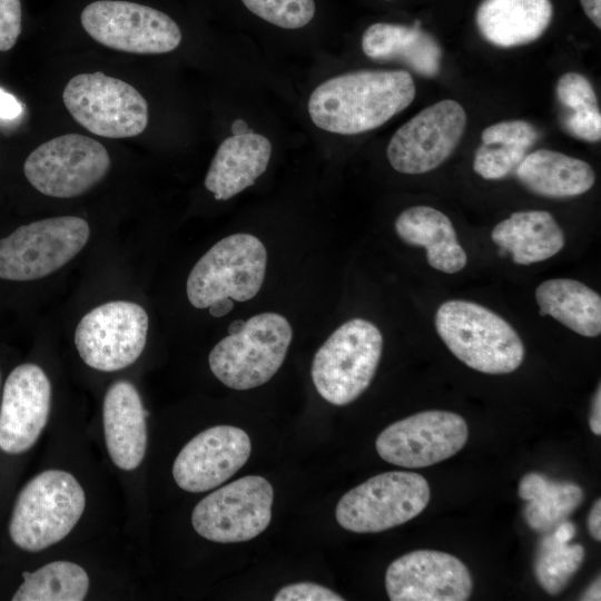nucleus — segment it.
Returning <instances> with one entry per match:
<instances>
[{"label": "nucleus", "mask_w": 601, "mask_h": 601, "mask_svg": "<svg viewBox=\"0 0 601 601\" xmlns=\"http://www.w3.org/2000/svg\"><path fill=\"white\" fill-rule=\"evenodd\" d=\"M245 7L263 20L284 29H299L315 14L314 0H242Z\"/></svg>", "instance_id": "nucleus-30"}, {"label": "nucleus", "mask_w": 601, "mask_h": 601, "mask_svg": "<svg viewBox=\"0 0 601 601\" xmlns=\"http://www.w3.org/2000/svg\"><path fill=\"white\" fill-rule=\"evenodd\" d=\"M601 581H600V577H598L592 583L591 585L584 591V593L582 594V598L581 600H588V601H591V600H601V594H600V591H601Z\"/></svg>", "instance_id": "nucleus-40"}, {"label": "nucleus", "mask_w": 601, "mask_h": 601, "mask_svg": "<svg viewBox=\"0 0 601 601\" xmlns=\"http://www.w3.org/2000/svg\"><path fill=\"white\" fill-rule=\"evenodd\" d=\"M110 156L97 140L67 134L38 146L26 159L23 173L38 191L56 198L80 196L110 168Z\"/></svg>", "instance_id": "nucleus-10"}, {"label": "nucleus", "mask_w": 601, "mask_h": 601, "mask_svg": "<svg viewBox=\"0 0 601 601\" xmlns=\"http://www.w3.org/2000/svg\"><path fill=\"white\" fill-rule=\"evenodd\" d=\"M21 111L22 107L16 97L0 88V118L14 119Z\"/></svg>", "instance_id": "nucleus-36"}, {"label": "nucleus", "mask_w": 601, "mask_h": 601, "mask_svg": "<svg viewBox=\"0 0 601 601\" xmlns=\"http://www.w3.org/2000/svg\"><path fill=\"white\" fill-rule=\"evenodd\" d=\"M552 17L550 0H483L476 10L475 21L487 42L512 48L539 39Z\"/></svg>", "instance_id": "nucleus-21"}, {"label": "nucleus", "mask_w": 601, "mask_h": 601, "mask_svg": "<svg viewBox=\"0 0 601 601\" xmlns=\"http://www.w3.org/2000/svg\"><path fill=\"white\" fill-rule=\"evenodd\" d=\"M590 428L595 435L601 434V390L600 385L592 401V411L590 415Z\"/></svg>", "instance_id": "nucleus-38"}, {"label": "nucleus", "mask_w": 601, "mask_h": 601, "mask_svg": "<svg viewBox=\"0 0 601 601\" xmlns=\"http://www.w3.org/2000/svg\"><path fill=\"white\" fill-rule=\"evenodd\" d=\"M528 149L481 144L473 159V170L484 179L497 180L514 173Z\"/></svg>", "instance_id": "nucleus-32"}, {"label": "nucleus", "mask_w": 601, "mask_h": 601, "mask_svg": "<svg viewBox=\"0 0 601 601\" xmlns=\"http://www.w3.org/2000/svg\"><path fill=\"white\" fill-rule=\"evenodd\" d=\"M252 443L236 426L217 425L194 436L179 452L173 465L177 485L193 493L219 486L248 460Z\"/></svg>", "instance_id": "nucleus-17"}, {"label": "nucleus", "mask_w": 601, "mask_h": 601, "mask_svg": "<svg viewBox=\"0 0 601 601\" xmlns=\"http://www.w3.org/2000/svg\"><path fill=\"white\" fill-rule=\"evenodd\" d=\"M51 385L41 367L27 363L7 377L0 407V449L9 454L28 451L45 428Z\"/></svg>", "instance_id": "nucleus-18"}, {"label": "nucleus", "mask_w": 601, "mask_h": 601, "mask_svg": "<svg viewBox=\"0 0 601 601\" xmlns=\"http://www.w3.org/2000/svg\"><path fill=\"white\" fill-rule=\"evenodd\" d=\"M274 601H343L333 590L313 582H296L283 587Z\"/></svg>", "instance_id": "nucleus-34"}, {"label": "nucleus", "mask_w": 601, "mask_h": 601, "mask_svg": "<svg viewBox=\"0 0 601 601\" xmlns=\"http://www.w3.org/2000/svg\"><path fill=\"white\" fill-rule=\"evenodd\" d=\"M491 239L511 254L518 265H531L556 255L564 246V234L546 210H521L494 226Z\"/></svg>", "instance_id": "nucleus-24"}, {"label": "nucleus", "mask_w": 601, "mask_h": 601, "mask_svg": "<svg viewBox=\"0 0 601 601\" xmlns=\"http://www.w3.org/2000/svg\"><path fill=\"white\" fill-rule=\"evenodd\" d=\"M541 316H551L585 337L601 333V297L585 284L570 278L542 282L534 293Z\"/></svg>", "instance_id": "nucleus-26"}, {"label": "nucleus", "mask_w": 601, "mask_h": 601, "mask_svg": "<svg viewBox=\"0 0 601 601\" xmlns=\"http://www.w3.org/2000/svg\"><path fill=\"white\" fill-rule=\"evenodd\" d=\"M292 338V326L280 314L265 312L247 321L236 319L210 351L209 368L229 388L258 387L277 373Z\"/></svg>", "instance_id": "nucleus-4"}, {"label": "nucleus", "mask_w": 601, "mask_h": 601, "mask_svg": "<svg viewBox=\"0 0 601 601\" xmlns=\"http://www.w3.org/2000/svg\"><path fill=\"white\" fill-rule=\"evenodd\" d=\"M147 412L137 388L127 381L111 384L102 405L104 433L111 461L124 471L137 469L147 446Z\"/></svg>", "instance_id": "nucleus-19"}, {"label": "nucleus", "mask_w": 601, "mask_h": 601, "mask_svg": "<svg viewBox=\"0 0 601 601\" xmlns=\"http://www.w3.org/2000/svg\"><path fill=\"white\" fill-rule=\"evenodd\" d=\"M383 351L378 327L364 318H352L317 349L311 376L317 393L337 406L354 402L374 378Z\"/></svg>", "instance_id": "nucleus-6"}, {"label": "nucleus", "mask_w": 601, "mask_h": 601, "mask_svg": "<svg viewBox=\"0 0 601 601\" xmlns=\"http://www.w3.org/2000/svg\"><path fill=\"white\" fill-rule=\"evenodd\" d=\"M148 315L138 304L116 300L88 312L75 331L81 359L101 372L134 364L141 355L148 333Z\"/></svg>", "instance_id": "nucleus-13"}, {"label": "nucleus", "mask_w": 601, "mask_h": 601, "mask_svg": "<svg viewBox=\"0 0 601 601\" xmlns=\"http://www.w3.org/2000/svg\"><path fill=\"white\" fill-rule=\"evenodd\" d=\"M362 50L373 60L403 62L423 77H434L441 69L439 42L417 26L373 23L362 36Z\"/></svg>", "instance_id": "nucleus-23"}, {"label": "nucleus", "mask_w": 601, "mask_h": 601, "mask_svg": "<svg viewBox=\"0 0 601 601\" xmlns=\"http://www.w3.org/2000/svg\"><path fill=\"white\" fill-rule=\"evenodd\" d=\"M555 96L561 116H581L600 110L593 86L578 72H566L559 78Z\"/></svg>", "instance_id": "nucleus-31"}, {"label": "nucleus", "mask_w": 601, "mask_h": 601, "mask_svg": "<svg viewBox=\"0 0 601 601\" xmlns=\"http://www.w3.org/2000/svg\"><path fill=\"white\" fill-rule=\"evenodd\" d=\"M435 328L451 353L477 372L509 374L524 359V345L515 329L477 303H442L435 314Z\"/></svg>", "instance_id": "nucleus-3"}, {"label": "nucleus", "mask_w": 601, "mask_h": 601, "mask_svg": "<svg viewBox=\"0 0 601 601\" xmlns=\"http://www.w3.org/2000/svg\"><path fill=\"white\" fill-rule=\"evenodd\" d=\"M588 529L595 541L601 540V501L597 500L588 516Z\"/></svg>", "instance_id": "nucleus-37"}, {"label": "nucleus", "mask_w": 601, "mask_h": 601, "mask_svg": "<svg viewBox=\"0 0 601 601\" xmlns=\"http://www.w3.org/2000/svg\"><path fill=\"white\" fill-rule=\"evenodd\" d=\"M472 577L456 556L416 550L394 560L385 574L392 601H464L472 593Z\"/></svg>", "instance_id": "nucleus-16"}, {"label": "nucleus", "mask_w": 601, "mask_h": 601, "mask_svg": "<svg viewBox=\"0 0 601 601\" xmlns=\"http://www.w3.org/2000/svg\"><path fill=\"white\" fill-rule=\"evenodd\" d=\"M416 87L405 70H357L318 85L308 114L316 127L338 135L376 129L407 108Z\"/></svg>", "instance_id": "nucleus-1"}, {"label": "nucleus", "mask_w": 601, "mask_h": 601, "mask_svg": "<svg viewBox=\"0 0 601 601\" xmlns=\"http://www.w3.org/2000/svg\"><path fill=\"white\" fill-rule=\"evenodd\" d=\"M514 173L526 189L548 198L580 196L595 183L587 161L550 149L526 154Z\"/></svg>", "instance_id": "nucleus-25"}, {"label": "nucleus", "mask_w": 601, "mask_h": 601, "mask_svg": "<svg viewBox=\"0 0 601 601\" xmlns=\"http://www.w3.org/2000/svg\"><path fill=\"white\" fill-rule=\"evenodd\" d=\"M85 506V492L72 474L43 471L18 494L9 524L10 538L22 550H45L71 532Z\"/></svg>", "instance_id": "nucleus-5"}, {"label": "nucleus", "mask_w": 601, "mask_h": 601, "mask_svg": "<svg viewBox=\"0 0 601 601\" xmlns=\"http://www.w3.org/2000/svg\"><path fill=\"white\" fill-rule=\"evenodd\" d=\"M22 575L13 601H81L89 588L85 569L69 561L50 562Z\"/></svg>", "instance_id": "nucleus-28"}, {"label": "nucleus", "mask_w": 601, "mask_h": 601, "mask_svg": "<svg viewBox=\"0 0 601 601\" xmlns=\"http://www.w3.org/2000/svg\"><path fill=\"white\" fill-rule=\"evenodd\" d=\"M518 494L526 502L524 519L528 525L543 534L568 520L584 499L578 484L555 482L538 472H530L520 480Z\"/></svg>", "instance_id": "nucleus-27"}, {"label": "nucleus", "mask_w": 601, "mask_h": 601, "mask_svg": "<svg viewBox=\"0 0 601 601\" xmlns=\"http://www.w3.org/2000/svg\"><path fill=\"white\" fill-rule=\"evenodd\" d=\"M585 556L579 543L563 542L550 531L540 539L534 556V575L543 590L559 594L578 572Z\"/></svg>", "instance_id": "nucleus-29"}, {"label": "nucleus", "mask_w": 601, "mask_h": 601, "mask_svg": "<svg viewBox=\"0 0 601 601\" xmlns=\"http://www.w3.org/2000/svg\"><path fill=\"white\" fill-rule=\"evenodd\" d=\"M231 132L233 135H245V134L253 132V130L248 127L245 120L236 119L231 124Z\"/></svg>", "instance_id": "nucleus-41"}, {"label": "nucleus", "mask_w": 601, "mask_h": 601, "mask_svg": "<svg viewBox=\"0 0 601 601\" xmlns=\"http://www.w3.org/2000/svg\"><path fill=\"white\" fill-rule=\"evenodd\" d=\"M272 142L256 132L231 135L218 147L204 185L216 200H228L253 186L265 173Z\"/></svg>", "instance_id": "nucleus-20"}, {"label": "nucleus", "mask_w": 601, "mask_h": 601, "mask_svg": "<svg viewBox=\"0 0 601 601\" xmlns=\"http://www.w3.org/2000/svg\"><path fill=\"white\" fill-rule=\"evenodd\" d=\"M80 20L93 40L118 51L159 55L181 41L180 28L169 16L140 3L98 0L83 9Z\"/></svg>", "instance_id": "nucleus-12"}, {"label": "nucleus", "mask_w": 601, "mask_h": 601, "mask_svg": "<svg viewBox=\"0 0 601 601\" xmlns=\"http://www.w3.org/2000/svg\"><path fill=\"white\" fill-rule=\"evenodd\" d=\"M469 437L465 420L449 411H424L396 421L376 439L386 462L418 469L444 461L463 449Z\"/></svg>", "instance_id": "nucleus-15"}, {"label": "nucleus", "mask_w": 601, "mask_h": 601, "mask_svg": "<svg viewBox=\"0 0 601 601\" xmlns=\"http://www.w3.org/2000/svg\"><path fill=\"white\" fill-rule=\"evenodd\" d=\"M273 501L274 490L265 477L246 475L200 500L191 523L200 536L213 542L249 541L269 525Z\"/></svg>", "instance_id": "nucleus-11"}, {"label": "nucleus", "mask_w": 601, "mask_h": 601, "mask_svg": "<svg viewBox=\"0 0 601 601\" xmlns=\"http://www.w3.org/2000/svg\"><path fill=\"white\" fill-rule=\"evenodd\" d=\"M20 0H0V51L10 50L21 33Z\"/></svg>", "instance_id": "nucleus-35"}, {"label": "nucleus", "mask_w": 601, "mask_h": 601, "mask_svg": "<svg viewBox=\"0 0 601 601\" xmlns=\"http://www.w3.org/2000/svg\"><path fill=\"white\" fill-rule=\"evenodd\" d=\"M466 126L464 108L455 100L437 101L412 117L392 136L386 156L398 173L425 174L455 150Z\"/></svg>", "instance_id": "nucleus-14"}, {"label": "nucleus", "mask_w": 601, "mask_h": 601, "mask_svg": "<svg viewBox=\"0 0 601 601\" xmlns=\"http://www.w3.org/2000/svg\"><path fill=\"white\" fill-rule=\"evenodd\" d=\"M481 139L484 145H504L529 150L538 141L539 131L525 120H505L486 127Z\"/></svg>", "instance_id": "nucleus-33"}, {"label": "nucleus", "mask_w": 601, "mask_h": 601, "mask_svg": "<svg viewBox=\"0 0 601 601\" xmlns=\"http://www.w3.org/2000/svg\"><path fill=\"white\" fill-rule=\"evenodd\" d=\"M580 3L584 10L587 17L594 23V26L601 28V0H580Z\"/></svg>", "instance_id": "nucleus-39"}, {"label": "nucleus", "mask_w": 601, "mask_h": 601, "mask_svg": "<svg viewBox=\"0 0 601 601\" xmlns=\"http://www.w3.org/2000/svg\"><path fill=\"white\" fill-rule=\"evenodd\" d=\"M397 236L408 245L423 247L431 267L446 274L462 270L467 255L460 245L450 218L430 206L403 210L394 223Z\"/></svg>", "instance_id": "nucleus-22"}, {"label": "nucleus", "mask_w": 601, "mask_h": 601, "mask_svg": "<svg viewBox=\"0 0 601 601\" xmlns=\"http://www.w3.org/2000/svg\"><path fill=\"white\" fill-rule=\"evenodd\" d=\"M62 100L79 125L100 137H135L148 125V104L141 93L128 82L102 72L72 77Z\"/></svg>", "instance_id": "nucleus-9"}, {"label": "nucleus", "mask_w": 601, "mask_h": 601, "mask_svg": "<svg viewBox=\"0 0 601 601\" xmlns=\"http://www.w3.org/2000/svg\"><path fill=\"white\" fill-rule=\"evenodd\" d=\"M430 486L418 473L377 474L346 492L338 501V524L355 533H376L406 523L428 504Z\"/></svg>", "instance_id": "nucleus-7"}, {"label": "nucleus", "mask_w": 601, "mask_h": 601, "mask_svg": "<svg viewBox=\"0 0 601 601\" xmlns=\"http://www.w3.org/2000/svg\"><path fill=\"white\" fill-rule=\"evenodd\" d=\"M267 265L264 244L250 234L229 235L211 246L191 268L186 294L214 317L227 315L234 300L246 302L260 290Z\"/></svg>", "instance_id": "nucleus-2"}, {"label": "nucleus", "mask_w": 601, "mask_h": 601, "mask_svg": "<svg viewBox=\"0 0 601 601\" xmlns=\"http://www.w3.org/2000/svg\"><path fill=\"white\" fill-rule=\"evenodd\" d=\"M89 235L88 223L76 216L20 226L0 239V278L27 282L46 277L77 256Z\"/></svg>", "instance_id": "nucleus-8"}]
</instances>
